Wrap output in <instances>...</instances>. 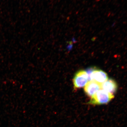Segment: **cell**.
<instances>
[{"label": "cell", "instance_id": "277c9868", "mask_svg": "<svg viewBox=\"0 0 127 127\" xmlns=\"http://www.w3.org/2000/svg\"><path fill=\"white\" fill-rule=\"evenodd\" d=\"M91 79V81L93 80L101 84L106 81L108 79V77L107 73L103 71L95 68L92 73Z\"/></svg>", "mask_w": 127, "mask_h": 127}, {"label": "cell", "instance_id": "3957f363", "mask_svg": "<svg viewBox=\"0 0 127 127\" xmlns=\"http://www.w3.org/2000/svg\"><path fill=\"white\" fill-rule=\"evenodd\" d=\"M100 89H101V84L93 80L88 82L84 88L85 93L91 97H92Z\"/></svg>", "mask_w": 127, "mask_h": 127}, {"label": "cell", "instance_id": "6da1fadb", "mask_svg": "<svg viewBox=\"0 0 127 127\" xmlns=\"http://www.w3.org/2000/svg\"><path fill=\"white\" fill-rule=\"evenodd\" d=\"M114 97V96L113 94L108 93L101 89L91 97L88 103L92 105L106 104Z\"/></svg>", "mask_w": 127, "mask_h": 127}, {"label": "cell", "instance_id": "5b68a950", "mask_svg": "<svg viewBox=\"0 0 127 127\" xmlns=\"http://www.w3.org/2000/svg\"><path fill=\"white\" fill-rule=\"evenodd\" d=\"M101 89L108 93L113 94L116 92L117 88L116 82L112 79H108L101 84Z\"/></svg>", "mask_w": 127, "mask_h": 127}, {"label": "cell", "instance_id": "7a4b0ae2", "mask_svg": "<svg viewBox=\"0 0 127 127\" xmlns=\"http://www.w3.org/2000/svg\"><path fill=\"white\" fill-rule=\"evenodd\" d=\"M88 81V76L86 71L84 70L78 71L73 78L74 88L79 89L85 87Z\"/></svg>", "mask_w": 127, "mask_h": 127}]
</instances>
